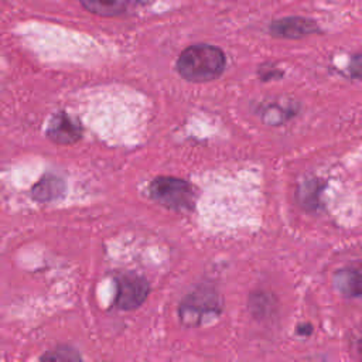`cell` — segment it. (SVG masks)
<instances>
[{
	"label": "cell",
	"mask_w": 362,
	"mask_h": 362,
	"mask_svg": "<svg viewBox=\"0 0 362 362\" xmlns=\"http://www.w3.org/2000/svg\"><path fill=\"white\" fill-rule=\"evenodd\" d=\"M148 293L150 284L143 276L134 272L122 273L116 277L115 305L124 311L136 310L146 301Z\"/></svg>",
	"instance_id": "3"
},
{
	"label": "cell",
	"mask_w": 362,
	"mask_h": 362,
	"mask_svg": "<svg viewBox=\"0 0 362 362\" xmlns=\"http://www.w3.org/2000/svg\"><path fill=\"white\" fill-rule=\"evenodd\" d=\"M150 195L160 205L174 209H192L195 204V194L192 185L181 178L157 177L150 184Z\"/></svg>",
	"instance_id": "2"
},
{
	"label": "cell",
	"mask_w": 362,
	"mask_h": 362,
	"mask_svg": "<svg viewBox=\"0 0 362 362\" xmlns=\"http://www.w3.org/2000/svg\"><path fill=\"white\" fill-rule=\"evenodd\" d=\"M335 288L345 297H362V267L346 266L334 276Z\"/></svg>",
	"instance_id": "6"
},
{
	"label": "cell",
	"mask_w": 362,
	"mask_h": 362,
	"mask_svg": "<svg viewBox=\"0 0 362 362\" xmlns=\"http://www.w3.org/2000/svg\"><path fill=\"white\" fill-rule=\"evenodd\" d=\"M38 362H82V356L71 345H58L44 352Z\"/></svg>",
	"instance_id": "10"
},
{
	"label": "cell",
	"mask_w": 362,
	"mask_h": 362,
	"mask_svg": "<svg viewBox=\"0 0 362 362\" xmlns=\"http://www.w3.org/2000/svg\"><path fill=\"white\" fill-rule=\"evenodd\" d=\"M317 33H320V25L317 24V21L307 17L290 16L274 20L269 24V34L276 38L298 40Z\"/></svg>",
	"instance_id": "4"
},
{
	"label": "cell",
	"mask_w": 362,
	"mask_h": 362,
	"mask_svg": "<svg viewBox=\"0 0 362 362\" xmlns=\"http://www.w3.org/2000/svg\"><path fill=\"white\" fill-rule=\"evenodd\" d=\"M47 136L58 144H72L82 137L81 123L65 112H59L52 116Z\"/></svg>",
	"instance_id": "5"
},
{
	"label": "cell",
	"mask_w": 362,
	"mask_h": 362,
	"mask_svg": "<svg viewBox=\"0 0 362 362\" xmlns=\"http://www.w3.org/2000/svg\"><path fill=\"white\" fill-rule=\"evenodd\" d=\"M65 192V182L55 175L42 177L31 189V195L35 201L47 202L62 197Z\"/></svg>",
	"instance_id": "8"
},
{
	"label": "cell",
	"mask_w": 362,
	"mask_h": 362,
	"mask_svg": "<svg viewBox=\"0 0 362 362\" xmlns=\"http://www.w3.org/2000/svg\"><path fill=\"white\" fill-rule=\"evenodd\" d=\"M283 76V72L276 69L272 65H263L262 68H259V78L262 81H270V79H279Z\"/></svg>",
	"instance_id": "13"
},
{
	"label": "cell",
	"mask_w": 362,
	"mask_h": 362,
	"mask_svg": "<svg viewBox=\"0 0 362 362\" xmlns=\"http://www.w3.org/2000/svg\"><path fill=\"white\" fill-rule=\"evenodd\" d=\"M90 13L102 17H115L126 11L129 0H79Z\"/></svg>",
	"instance_id": "9"
},
{
	"label": "cell",
	"mask_w": 362,
	"mask_h": 362,
	"mask_svg": "<svg viewBox=\"0 0 362 362\" xmlns=\"http://www.w3.org/2000/svg\"><path fill=\"white\" fill-rule=\"evenodd\" d=\"M298 107L294 103L286 102H269L257 109L259 117L269 126H279L296 116Z\"/></svg>",
	"instance_id": "7"
},
{
	"label": "cell",
	"mask_w": 362,
	"mask_h": 362,
	"mask_svg": "<svg viewBox=\"0 0 362 362\" xmlns=\"http://www.w3.org/2000/svg\"><path fill=\"white\" fill-rule=\"evenodd\" d=\"M226 65L223 51L215 45L197 44L187 47L177 59L178 74L189 82H209L222 75Z\"/></svg>",
	"instance_id": "1"
},
{
	"label": "cell",
	"mask_w": 362,
	"mask_h": 362,
	"mask_svg": "<svg viewBox=\"0 0 362 362\" xmlns=\"http://www.w3.org/2000/svg\"><path fill=\"white\" fill-rule=\"evenodd\" d=\"M349 75L355 79L362 81V54H356L351 58L349 65H348Z\"/></svg>",
	"instance_id": "12"
},
{
	"label": "cell",
	"mask_w": 362,
	"mask_h": 362,
	"mask_svg": "<svg viewBox=\"0 0 362 362\" xmlns=\"http://www.w3.org/2000/svg\"><path fill=\"white\" fill-rule=\"evenodd\" d=\"M321 189H322V187L318 185L317 180L304 182V185H301V188H300V199L303 201V205L304 206H310V205L315 206Z\"/></svg>",
	"instance_id": "11"
}]
</instances>
